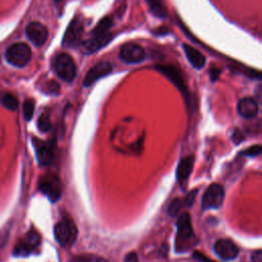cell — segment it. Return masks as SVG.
Returning a JSON list of instances; mask_svg holds the SVG:
<instances>
[{
	"label": "cell",
	"instance_id": "obj_1",
	"mask_svg": "<svg viewBox=\"0 0 262 262\" xmlns=\"http://www.w3.org/2000/svg\"><path fill=\"white\" fill-rule=\"evenodd\" d=\"M196 245V237L192 226V219L188 213H182L177 220V235L175 249L177 252H185Z\"/></svg>",
	"mask_w": 262,
	"mask_h": 262
},
{
	"label": "cell",
	"instance_id": "obj_2",
	"mask_svg": "<svg viewBox=\"0 0 262 262\" xmlns=\"http://www.w3.org/2000/svg\"><path fill=\"white\" fill-rule=\"evenodd\" d=\"M52 66L55 74L66 82H72L76 77V65L68 53L57 54L54 57Z\"/></svg>",
	"mask_w": 262,
	"mask_h": 262
},
{
	"label": "cell",
	"instance_id": "obj_3",
	"mask_svg": "<svg viewBox=\"0 0 262 262\" xmlns=\"http://www.w3.org/2000/svg\"><path fill=\"white\" fill-rule=\"evenodd\" d=\"M77 236L78 229L76 224L68 218L57 222L54 226V237L63 247L72 246L76 242Z\"/></svg>",
	"mask_w": 262,
	"mask_h": 262
},
{
	"label": "cell",
	"instance_id": "obj_4",
	"mask_svg": "<svg viewBox=\"0 0 262 262\" xmlns=\"http://www.w3.org/2000/svg\"><path fill=\"white\" fill-rule=\"evenodd\" d=\"M32 51L26 43H16L9 46L5 52L6 61L18 68L25 67L31 60Z\"/></svg>",
	"mask_w": 262,
	"mask_h": 262
},
{
	"label": "cell",
	"instance_id": "obj_5",
	"mask_svg": "<svg viewBox=\"0 0 262 262\" xmlns=\"http://www.w3.org/2000/svg\"><path fill=\"white\" fill-rule=\"evenodd\" d=\"M224 200V190L223 187L218 184L213 183L211 184L204 194L203 201H202V207L203 209H218L221 207Z\"/></svg>",
	"mask_w": 262,
	"mask_h": 262
},
{
	"label": "cell",
	"instance_id": "obj_6",
	"mask_svg": "<svg viewBox=\"0 0 262 262\" xmlns=\"http://www.w3.org/2000/svg\"><path fill=\"white\" fill-rule=\"evenodd\" d=\"M40 191L47 196L51 202H56L62 195V183L55 174H47L40 180Z\"/></svg>",
	"mask_w": 262,
	"mask_h": 262
},
{
	"label": "cell",
	"instance_id": "obj_7",
	"mask_svg": "<svg viewBox=\"0 0 262 262\" xmlns=\"http://www.w3.org/2000/svg\"><path fill=\"white\" fill-rule=\"evenodd\" d=\"M40 244V236L37 231L31 230L26 235V237L20 241V243L14 247L13 255L17 257H26L30 255L31 252L36 249Z\"/></svg>",
	"mask_w": 262,
	"mask_h": 262
},
{
	"label": "cell",
	"instance_id": "obj_8",
	"mask_svg": "<svg viewBox=\"0 0 262 262\" xmlns=\"http://www.w3.org/2000/svg\"><path fill=\"white\" fill-rule=\"evenodd\" d=\"M120 59L127 64H138L145 60L144 49L136 44V43L129 42L124 44L120 50Z\"/></svg>",
	"mask_w": 262,
	"mask_h": 262
},
{
	"label": "cell",
	"instance_id": "obj_9",
	"mask_svg": "<svg viewBox=\"0 0 262 262\" xmlns=\"http://www.w3.org/2000/svg\"><path fill=\"white\" fill-rule=\"evenodd\" d=\"M82 33L83 24L78 18H75L70 23L68 29L66 30L63 39V45L66 47H77L81 43Z\"/></svg>",
	"mask_w": 262,
	"mask_h": 262
},
{
	"label": "cell",
	"instance_id": "obj_10",
	"mask_svg": "<svg viewBox=\"0 0 262 262\" xmlns=\"http://www.w3.org/2000/svg\"><path fill=\"white\" fill-rule=\"evenodd\" d=\"M34 145L36 149V155L37 159L40 163V165L47 166L49 165L54 156V150H55V141H42L39 139L34 138Z\"/></svg>",
	"mask_w": 262,
	"mask_h": 262
},
{
	"label": "cell",
	"instance_id": "obj_11",
	"mask_svg": "<svg viewBox=\"0 0 262 262\" xmlns=\"http://www.w3.org/2000/svg\"><path fill=\"white\" fill-rule=\"evenodd\" d=\"M156 69L161 72L163 75H165L171 82H173V84L175 85L177 88L182 92L183 96L185 99H187V89H186V86L184 84V80L182 78V75L180 71L174 66L171 65H157Z\"/></svg>",
	"mask_w": 262,
	"mask_h": 262
},
{
	"label": "cell",
	"instance_id": "obj_12",
	"mask_svg": "<svg viewBox=\"0 0 262 262\" xmlns=\"http://www.w3.org/2000/svg\"><path fill=\"white\" fill-rule=\"evenodd\" d=\"M26 34L34 45L42 46L47 40L48 30L47 28L38 22H33L26 28Z\"/></svg>",
	"mask_w": 262,
	"mask_h": 262
},
{
	"label": "cell",
	"instance_id": "obj_13",
	"mask_svg": "<svg viewBox=\"0 0 262 262\" xmlns=\"http://www.w3.org/2000/svg\"><path fill=\"white\" fill-rule=\"evenodd\" d=\"M113 68L112 65L109 62H100L93 66L88 72L84 78L83 86L89 87L92 84H94L98 79L108 76L112 72Z\"/></svg>",
	"mask_w": 262,
	"mask_h": 262
},
{
	"label": "cell",
	"instance_id": "obj_14",
	"mask_svg": "<svg viewBox=\"0 0 262 262\" xmlns=\"http://www.w3.org/2000/svg\"><path fill=\"white\" fill-rule=\"evenodd\" d=\"M214 251L223 260H232L239 255L238 246L228 239L218 240L214 245Z\"/></svg>",
	"mask_w": 262,
	"mask_h": 262
},
{
	"label": "cell",
	"instance_id": "obj_15",
	"mask_svg": "<svg viewBox=\"0 0 262 262\" xmlns=\"http://www.w3.org/2000/svg\"><path fill=\"white\" fill-rule=\"evenodd\" d=\"M112 38H113V35L110 34L109 32L103 35L93 36L91 39L86 40L82 44V46L87 53H93L103 47H105L108 43H110Z\"/></svg>",
	"mask_w": 262,
	"mask_h": 262
},
{
	"label": "cell",
	"instance_id": "obj_16",
	"mask_svg": "<svg viewBox=\"0 0 262 262\" xmlns=\"http://www.w3.org/2000/svg\"><path fill=\"white\" fill-rule=\"evenodd\" d=\"M238 112L245 119H252L258 113V104L253 97H244L239 101Z\"/></svg>",
	"mask_w": 262,
	"mask_h": 262
},
{
	"label": "cell",
	"instance_id": "obj_17",
	"mask_svg": "<svg viewBox=\"0 0 262 262\" xmlns=\"http://www.w3.org/2000/svg\"><path fill=\"white\" fill-rule=\"evenodd\" d=\"M183 50L185 52V55L187 57V60L190 61V63L194 66L196 69H202L206 64V57L203 55L202 52H200L198 49L192 47L188 44H183L182 45Z\"/></svg>",
	"mask_w": 262,
	"mask_h": 262
},
{
	"label": "cell",
	"instance_id": "obj_18",
	"mask_svg": "<svg viewBox=\"0 0 262 262\" xmlns=\"http://www.w3.org/2000/svg\"><path fill=\"white\" fill-rule=\"evenodd\" d=\"M194 162H195L194 156H187L183 158L179 162L177 170H176V176L179 181H183L187 179L188 176L191 175V173L193 171V167H194Z\"/></svg>",
	"mask_w": 262,
	"mask_h": 262
},
{
	"label": "cell",
	"instance_id": "obj_19",
	"mask_svg": "<svg viewBox=\"0 0 262 262\" xmlns=\"http://www.w3.org/2000/svg\"><path fill=\"white\" fill-rule=\"evenodd\" d=\"M147 1L151 12L154 16L164 19L167 17V9L163 3V0H145Z\"/></svg>",
	"mask_w": 262,
	"mask_h": 262
},
{
	"label": "cell",
	"instance_id": "obj_20",
	"mask_svg": "<svg viewBox=\"0 0 262 262\" xmlns=\"http://www.w3.org/2000/svg\"><path fill=\"white\" fill-rule=\"evenodd\" d=\"M0 103H1L4 108L10 111H16L19 107V101L17 97L9 92L0 93Z\"/></svg>",
	"mask_w": 262,
	"mask_h": 262
},
{
	"label": "cell",
	"instance_id": "obj_21",
	"mask_svg": "<svg viewBox=\"0 0 262 262\" xmlns=\"http://www.w3.org/2000/svg\"><path fill=\"white\" fill-rule=\"evenodd\" d=\"M113 26V20L110 17H106L104 19H101L95 28L92 30V36H97V35H103L109 32L110 29Z\"/></svg>",
	"mask_w": 262,
	"mask_h": 262
},
{
	"label": "cell",
	"instance_id": "obj_22",
	"mask_svg": "<svg viewBox=\"0 0 262 262\" xmlns=\"http://www.w3.org/2000/svg\"><path fill=\"white\" fill-rule=\"evenodd\" d=\"M76 262H108L103 257L93 254H83L73 258Z\"/></svg>",
	"mask_w": 262,
	"mask_h": 262
},
{
	"label": "cell",
	"instance_id": "obj_23",
	"mask_svg": "<svg viewBox=\"0 0 262 262\" xmlns=\"http://www.w3.org/2000/svg\"><path fill=\"white\" fill-rule=\"evenodd\" d=\"M35 110V104L34 100L32 99H27L24 104V117L27 121H30L34 115Z\"/></svg>",
	"mask_w": 262,
	"mask_h": 262
},
{
	"label": "cell",
	"instance_id": "obj_24",
	"mask_svg": "<svg viewBox=\"0 0 262 262\" xmlns=\"http://www.w3.org/2000/svg\"><path fill=\"white\" fill-rule=\"evenodd\" d=\"M50 119L46 114H42L38 119V128L41 132H47L50 129Z\"/></svg>",
	"mask_w": 262,
	"mask_h": 262
},
{
	"label": "cell",
	"instance_id": "obj_25",
	"mask_svg": "<svg viewBox=\"0 0 262 262\" xmlns=\"http://www.w3.org/2000/svg\"><path fill=\"white\" fill-rule=\"evenodd\" d=\"M182 206V202L180 199H174L168 207V214L171 217H175L178 212L180 211V208Z\"/></svg>",
	"mask_w": 262,
	"mask_h": 262
},
{
	"label": "cell",
	"instance_id": "obj_26",
	"mask_svg": "<svg viewBox=\"0 0 262 262\" xmlns=\"http://www.w3.org/2000/svg\"><path fill=\"white\" fill-rule=\"evenodd\" d=\"M261 145L257 144V145H253V147H250L249 149H247L245 151H243L241 153V155L243 156H248V157H256L261 153Z\"/></svg>",
	"mask_w": 262,
	"mask_h": 262
},
{
	"label": "cell",
	"instance_id": "obj_27",
	"mask_svg": "<svg viewBox=\"0 0 262 262\" xmlns=\"http://www.w3.org/2000/svg\"><path fill=\"white\" fill-rule=\"evenodd\" d=\"M197 193H198V191L197 190H194L191 193H188V195L184 198V200H183V205L185 207H191L193 205V203H194V201L196 199Z\"/></svg>",
	"mask_w": 262,
	"mask_h": 262
},
{
	"label": "cell",
	"instance_id": "obj_28",
	"mask_svg": "<svg viewBox=\"0 0 262 262\" xmlns=\"http://www.w3.org/2000/svg\"><path fill=\"white\" fill-rule=\"evenodd\" d=\"M244 138H245L244 133L239 129H236L234 131V133H232V136H231L232 141H234L236 144H240L244 140Z\"/></svg>",
	"mask_w": 262,
	"mask_h": 262
},
{
	"label": "cell",
	"instance_id": "obj_29",
	"mask_svg": "<svg viewBox=\"0 0 262 262\" xmlns=\"http://www.w3.org/2000/svg\"><path fill=\"white\" fill-rule=\"evenodd\" d=\"M47 90L49 93H53V94H57L60 92V85L59 83H56L55 81H50L47 84Z\"/></svg>",
	"mask_w": 262,
	"mask_h": 262
},
{
	"label": "cell",
	"instance_id": "obj_30",
	"mask_svg": "<svg viewBox=\"0 0 262 262\" xmlns=\"http://www.w3.org/2000/svg\"><path fill=\"white\" fill-rule=\"evenodd\" d=\"M7 238H8V230L3 229L0 231V249L3 248V246L7 241Z\"/></svg>",
	"mask_w": 262,
	"mask_h": 262
},
{
	"label": "cell",
	"instance_id": "obj_31",
	"mask_svg": "<svg viewBox=\"0 0 262 262\" xmlns=\"http://www.w3.org/2000/svg\"><path fill=\"white\" fill-rule=\"evenodd\" d=\"M124 262H138V257H137V254H136V253H134V252L128 253V254L125 256Z\"/></svg>",
	"mask_w": 262,
	"mask_h": 262
},
{
	"label": "cell",
	"instance_id": "obj_32",
	"mask_svg": "<svg viewBox=\"0 0 262 262\" xmlns=\"http://www.w3.org/2000/svg\"><path fill=\"white\" fill-rule=\"evenodd\" d=\"M252 262H262V251L257 250L252 254Z\"/></svg>",
	"mask_w": 262,
	"mask_h": 262
},
{
	"label": "cell",
	"instance_id": "obj_33",
	"mask_svg": "<svg viewBox=\"0 0 262 262\" xmlns=\"http://www.w3.org/2000/svg\"><path fill=\"white\" fill-rule=\"evenodd\" d=\"M219 73L220 71L218 69H211L210 71V76H211V80L212 81H215L217 79V77L219 76Z\"/></svg>",
	"mask_w": 262,
	"mask_h": 262
},
{
	"label": "cell",
	"instance_id": "obj_34",
	"mask_svg": "<svg viewBox=\"0 0 262 262\" xmlns=\"http://www.w3.org/2000/svg\"><path fill=\"white\" fill-rule=\"evenodd\" d=\"M161 253H162V255H164V256L167 255V253H168V247H167V245H163V246H162Z\"/></svg>",
	"mask_w": 262,
	"mask_h": 262
},
{
	"label": "cell",
	"instance_id": "obj_35",
	"mask_svg": "<svg viewBox=\"0 0 262 262\" xmlns=\"http://www.w3.org/2000/svg\"><path fill=\"white\" fill-rule=\"evenodd\" d=\"M54 1L55 2H61V1H63V0H54Z\"/></svg>",
	"mask_w": 262,
	"mask_h": 262
},
{
	"label": "cell",
	"instance_id": "obj_36",
	"mask_svg": "<svg viewBox=\"0 0 262 262\" xmlns=\"http://www.w3.org/2000/svg\"><path fill=\"white\" fill-rule=\"evenodd\" d=\"M72 262H76V261H75V260H74V259H73V260H72Z\"/></svg>",
	"mask_w": 262,
	"mask_h": 262
}]
</instances>
